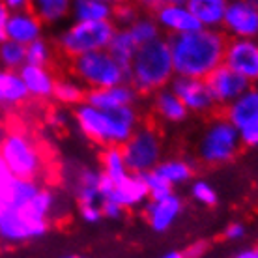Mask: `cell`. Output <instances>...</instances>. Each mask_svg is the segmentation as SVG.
<instances>
[{
    "label": "cell",
    "instance_id": "cell-1",
    "mask_svg": "<svg viewBox=\"0 0 258 258\" xmlns=\"http://www.w3.org/2000/svg\"><path fill=\"white\" fill-rule=\"evenodd\" d=\"M226 43L228 39L225 32L206 28L168 38L174 75L204 81L213 70L223 64Z\"/></svg>",
    "mask_w": 258,
    "mask_h": 258
},
{
    "label": "cell",
    "instance_id": "cell-2",
    "mask_svg": "<svg viewBox=\"0 0 258 258\" xmlns=\"http://www.w3.org/2000/svg\"><path fill=\"white\" fill-rule=\"evenodd\" d=\"M75 122L86 139L109 148L122 146L135 133L139 116L135 107H125L120 110H99L83 103L75 109Z\"/></svg>",
    "mask_w": 258,
    "mask_h": 258
},
{
    "label": "cell",
    "instance_id": "cell-3",
    "mask_svg": "<svg viewBox=\"0 0 258 258\" xmlns=\"http://www.w3.org/2000/svg\"><path fill=\"white\" fill-rule=\"evenodd\" d=\"M174 77L170 45L163 36L152 43L139 47L127 68L129 84L135 88L137 94H152L168 88Z\"/></svg>",
    "mask_w": 258,
    "mask_h": 258
},
{
    "label": "cell",
    "instance_id": "cell-4",
    "mask_svg": "<svg viewBox=\"0 0 258 258\" xmlns=\"http://www.w3.org/2000/svg\"><path fill=\"white\" fill-rule=\"evenodd\" d=\"M0 159L4 161L13 178L38 180L43 170V157L38 144L21 129H10L0 144Z\"/></svg>",
    "mask_w": 258,
    "mask_h": 258
},
{
    "label": "cell",
    "instance_id": "cell-5",
    "mask_svg": "<svg viewBox=\"0 0 258 258\" xmlns=\"http://www.w3.org/2000/svg\"><path fill=\"white\" fill-rule=\"evenodd\" d=\"M71 68L79 83L83 86H88V90L112 88L118 84L129 83L127 68L116 62L107 51L90 52V54L73 58Z\"/></svg>",
    "mask_w": 258,
    "mask_h": 258
},
{
    "label": "cell",
    "instance_id": "cell-6",
    "mask_svg": "<svg viewBox=\"0 0 258 258\" xmlns=\"http://www.w3.org/2000/svg\"><path fill=\"white\" fill-rule=\"evenodd\" d=\"M116 32L112 23H73L58 36V47L71 60L83 54L107 51Z\"/></svg>",
    "mask_w": 258,
    "mask_h": 258
},
{
    "label": "cell",
    "instance_id": "cell-7",
    "mask_svg": "<svg viewBox=\"0 0 258 258\" xmlns=\"http://www.w3.org/2000/svg\"><path fill=\"white\" fill-rule=\"evenodd\" d=\"M241 148L238 129L226 118L213 120L199 144V157L206 165H223L232 161Z\"/></svg>",
    "mask_w": 258,
    "mask_h": 258
},
{
    "label": "cell",
    "instance_id": "cell-8",
    "mask_svg": "<svg viewBox=\"0 0 258 258\" xmlns=\"http://www.w3.org/2000/svg\"><path fill=\"white\" fill-rule=\"evenodd\" d=\"M120 148L131 174H148L161 163V139L154 127L135 129Z\"/></svg>",
    "mask_w": 258,
    "mask_h": 258
},
{
    "label": "cell",
    "instance_id": "cell-9",
    "mask_svg": "<svg viewBox=\"0 0 258 258\" xmlns=\"http://www.w3.org/2000/svg\"><path fill=\"white\" fill-rule=\"evenodd\" d=\"M49 230V221L39 219L23 208H10L0 219V238L10 243L38 239Z\"/></svg>",
    "mask_w": 258,
    "mask_h": 258
},
{
    "label": "cell",
    "instance_id": "cell-10",
    "mask_svg": "<svg viewBox=\"0 0 258 258\" xmlns=\"http://www.w3.org/2000/svg\"><path fill=\"white\" fill-rule=\"evenodd\" d=\"M223 28L232 39L258 38V0H232L226 2Z\"/></svg>",
    "mask_w": 258,
    "mask_h": 258
},
{
    "label": "cell",
    "instance_id": "cell-11",
    "mask_svg": "<svg viewBox=\"0 0 258 258\" xmlns=\"http://www.w3.org/2000/svg\"><path fill=\"white\" fill-rule=\"evenodd\" d=\"M148 6L154 8V19L159 26V30L168 32L170 38L197 32L202 28L187 8V2H155V4L150 2Z\"/></svg>",
    "mask_w": 258,
    "mask_h": 258
},
{
    "label": "cell",
    "instance_id": "cell-12",
    "mask_svg": "<svg viewBox=\"0 0 258 258\" xmlns=\"http://www.w3.org/2000/svg\"><path fill=\"white\" fill-rule=\"evenodd\" d=\"M204 81H206L208 88L212 92L215 105L225 107V109L251 88L249 81H245L230 68H226L225 64H221L217 70H213Z\"/></svg>",
    "mask_w": 258,
    "mask_h": 258
},
{
    "label": "cell",
    "instance_id": "cell-13",
    "mask_svg": "<svg viewBox=\"0 0 258 258\" xmlns=\"http://www.w3.org/2000/svg\"><path fill=\"white\" fill-rule=\"evenodd\" d=\"M223 64L251 84L258 83V41L256 39H230L226 43Z\"/></svg>",
    "mask_w": 258,
    "mask_h": 258
},
{
    "label": "cell",
    "instance_id": "cell-14",
    "mask_svg": "<svg viewBox=\"0 0 258 258\" xmlns=\"http://www.w3.org/2000/svg\"><path fill=\"white\" fill-rule=\"evenodd\" d=\"M168 88L178 96V99L185 105L189 112H210L215 109L212 92L208 88L206 81L202 79L174 77Z\"/></svg>",
    "mask_w": 258,
    "mask_h": 258
},
{
    "label": "cell",
    "instance_id": "cell-15",
    "mask_svg": "<svg viewBox=\"0 0 258 258\" xmlns=\"http://www.w3.org/2000/svg\"><path fill=\"white\" fill-rule=\"evenodd\" d=\"M137 90L129 83L118 84L112 88H101V90H88L84 103L99 110H120L125 107H133L137 101Z\"/></svg>",
    "mask_w": 258,
    "mask_h": 258
},
{
    "label": "cell",
    "instance_id": "cell-16",
    "mask_svg": "<svg viewBox=\"0 0 258 258\" xmlns=\"http://www.w3.org/2000/svg\"><path fill=\"white\" fill-rule=\"evenodd\" d=\"M41 28H43L41 21L32 12V8H28L25 12L10 13L6 26V38L10 41H15V43L26 47L41 38Z\"/></svg>",
    "mask_w": 258,
    "mask_h": 258
},
{
    "label": "cell",
    "instance_id": "cell-17",
    "mask_svg": "<svg viewBox=\"0 0 258 258\" xmlns=\"http://www.w3.org/2000/svg\"><path fill=\"white\" fill-rule=\"evenodd\" d=\"M181 213V200L174 193L161 200H148L144 204V215L148 225L155 232H165L174 225L178 215Z\"/></svg>",
    "mask_w": 258,
    "mask_h": 258
},
{
    "label": "cell",
    "instance_id": "cell-18",
    "mask_svg": "<svg viewBox=\"0 0 258 258\" xmlns=\"http://www.w3.org/2000/svg\"><path fill=\"white\" fill-rule=\"evenodd\" d=\"M109 200L116 202L118 206H122L123 210L146 204L148 202V189H146V183H144V176L129 174L125 180L114 185Z\"/></svg>",
    "mask_w": 258,
    "mask_h": 258
},
{
    "label": "cell",
    "instance_id": "cell-19",
    "mask_svg": "<svg viewBox=\"0 0 258 258\" xmlns=\"http://www.w3.org/2000/svg\"><path fill=\"white\" fill-rule=\"evenodd\" d=\"M19 77L23 79L28 97H38V99H47L52 97L54 92V83L56 79L47 68H39V66H28L25 64L19 70Z\"/></svg>",
    "mask_w": 258,
    "mask_h": 258
},
{
    "label": "cell",
    "instance_id": "cell-20",
    "mask_svg": "<svg viewBox=\"0 0 258 258\" xmlns=\"http://www.w3.org/2000/svg\"><path fill=\"white\" fill-rule=\"evenodd\" d=\"M114 4L107 0H77L71 2L73 23H112Z\"/></svg>",
    "mask_w": 258,
    "mask_h": 258
},
{
    "label": "cell",
    "instance_id": "cell-21",
    "mask_svg": "<svg viewBox=\"0 0 258 258\" xmlns=\"http://www.w3.org/2000/svg\"><path fill=\"white\" fill-rule=\"evenodd\" d=\"M225 118L238 131L245 123L258 118V88H252L251 86L243 96H239L234 103L228 105L225 109Z\"/></svg>",
    "mask_w": 258,
    "mask_h": 258
},
{
    "label": "cell",
    "instance_id": "cell-22",
    "mask_svg": "<svg viewBox=\"0 0 258 258\" xmlns=\"http://www.w3.org/2000/svg\"><path fill=\"white\" fill-rule=\"evenodd\" d=\"M187 8L202 28L219 30V26H223L226 12L225 0H189Z\"/></svg>",
    "mask_w": 258,
    "mask_h": 258
},
{
    "label": "cell",
    "instance_id": "cell-23",
    "mask_svg": "<svg viewBox=\"0 0 258 258\" xmlns=\"http://www.w3.org/2000/svg\"><path fill=\"white\" fill-rule=\"evenodd\" d=\"M28 99L19 71H8L0 68V109H15Z\"/></svg>",
    "mask_w": 258,
    "mask_h": 258
},
{
    "label": "cell",
    "instance_id": "cell-24",
    "mask_svg": "<svg viewBox=\"0 0 258 258\" xmlns=\"http://www.w3.org/2000/svg\"><path fill=\"white\" fill-rule=\"evenodd\" d=\"M99 176L96 168L81 167L75 174L73 181V191L77 197L81 206H88V204H99L101 202V195H99Z\"/></svg>",
    "mask_w": 258,
    "mask_h": 258
},
{
    "label": "cell",
    "instance_id": "cell-25",
    "mask_svg": "<svg viewBox=\"0 0 258 258\" xmlns=\"http://www.w3.org/2000/svg\"><path fill=\"white\" fill-rule=\"evenodd\" d=\"M155 112L167 120V122H183L187 118L189 110L185 109V105L181 103L178 96L170 88H163V90L155 92Z\"/></svg>",
    "mask_w": 258,
    "mask_h": 258
},
{
    "label": "cell",
    "instance_id": "cell-26",
    "mask_svg": "<svg viewBox=\"0 0 258 258\" xmlns=\"http://www.w3.org/2000/svg\"><path fill=\"white\" fill-rule=\"evenodd\" d=\"M137 51H139V45L133 39V36L129 34L127 28H116V32H114L109 47H107V52H109L110 56L116 62H120L123 68H129Z\"/></svg>",
    "mask_w": 258,
    "mask_h": 258
},
{
    "label": "cell",
    "instance_id": "cell-27",
    "mask_svg": "<svg viewBox=\"0 0 258 258\" xmlns=\"http://www.w3.org/2000/svg\"><path fill=\"white\" fill-rule=\"evenodd\" d=\"M30 8L41 25H56L71 15V2L68 0H36L30 2Z\"/></svg>",
    "mask_w": 258,
    "mask_h": 258
},
{
    "label": "cell",
    "instance_id": "cell-28",
    "mask_svg": "<svg viewBox=\"0 0 258 258\" xmlns=\"http://www.w3.org/2000/svg\"><path fill=\"white\" fill-rule=\"evenodd\" d=\"M101 174L107 176L114 185L123 181L131 172L123 161V154L120 146H109L101 154Z\"/></svg>",
    "mask_w": 258,
    "mask_h": 258
},
{
    "label": "cell",
    "instance_id": "cell-29",
    "mask_svg": "<svg viewBox=\"0 0 258 258\" xmlns=\"http://www.w3.org/2000/svg\"><path fill=\"white\" fill-rule=\"evenodd\" d=\"M163 180H167L172 187L178 183H185L193 178V165L185 159H165L154 168Z\"/></svg>",
    "mask_w": 258,
    "mask_h": 258
},
{
    "label": "cell",
    "instance_id": "cell-30",
    "mask_svg": "<svg viewBox=\"0 0 258 258\" xmlns=\"http://www.w3.org/2000/svg\"><path fill=\"white\" fill-rule=\"evenodd\" d=\"M52 97L58 99L60 103L64 105H77L79 107V105L84 103L86 90H84V86L79 83L77 79H56Z\"/></svg>",
    "mask_w": 258,
    "mask_h": 258
},
{
    "label": "cell",
    "instance_id": "cell-31",
    "mask_svg": "<svg viewBox=\"0 0 258 258\" xmlns=\"http://www.w3.org/2000/svg\"><path fill=\"white\" fill-rule=\"evenodd\" d=\"M41 189V185L38 183V180H19L15 178L8 195V204L10 208H23L26 206L30 200L38 195V191Z\"/></svg>",
    "mask_w": 258,
    "mask_h": 258
},
{
    "label": "cell",
    "instance_id": "cell-32",
    "mask_svg": "<svg viewBox=\"0 0 258 258\" xmlns=\"http://www.w3.org/2000/svg\"><path fill=\"white\" fill-rule=\"evenodd\" d=\"M127 30H129V34L133 36V39L137 41L139 47L146 45V43H152V41H155L157 38H161L159 26H157L154 17H150V15H141L133 25L129 26Z\"/></svg>",
    "mask_w": 258,
    "mask_h": 258
},
{
    "label": "cell",
    "instance_id": "cell-33",
    "mask_svg": "<svg viewBox=\"0 0 258 258\" xmlns=\"http://www.w3.org/2000/svg\"><path fill=\"white\" fill-rule=\"evenodd\" d=\"M26 64V47L6 39L0 43V68L8 71H19Z\"/></svg>",
    "mask_w": 258,
    "mask_h": 258
},
{
    "label": "cell",
    "instance_id": "cell-34",
    "mask_svg": "<svg viewBox=\"0 0 258 258\" xmlns=\"http://www.w3.org/2000/svg\"><path fill=\"white\" fill-rule=\"evenodd\" d=\"M142 176H144V183L148 189V200H161L172 195V185L167 180H163L155 170Z\"/></svg>",
    "mask_w": 258,
    "mask_h": 258
},
{
    "label": "cell",
    "instance_id": "cell-35",
    "mask_svg": "<svg viewBox=\"0 0 258 258\" xmlns=\"http://www.w3.org/2000/svg\"><path fill=\"white\" fill-rule=\"evenodd\" d=\"M49 60H51V47L43 38L36 39L34 43L26 45V64L28 66L47 68Z\"/></svg>",
    "mask_w": 258,
    "mask_h": 258
},
{
    "label": "cell",
    "instance_id": "cell-36",
    "mask_svg": "<svg viewBox=\"0 0 258 258\" xmlns=\"http://www.w3.org/2000/svg\"><path fill=\"white\" fill-rule=\"evenodd\" d=\"M139 17H141V13L133 4H127V2L114 4V13H112V25L114 26L120 25L122 28H129Z\"/></svg>",
    "mask_w": 258,
    "mask_h": 258
},
{
    "label": "cell",
    "instance_id": "cell-37",
    "mask_svg": "<svg viewBox=\"0 0 258 258\" xmlns=\"http://www.w3.org/2000/svg\"><path fill=\"white\" fill-rule=\"evenodd\" d=\"M191 195H193L195 200H199L200 204H204V206H213L217 202V193H215L213 185H210L204 180L195 181L193 187H191Z\"/></svg>",
    "mask_w": 258,
    "mask_h": 258
},
{
    "label": "cell",
    "instance_id": "cell-38",
    "mask_svg": "<svg viewBox=\"0 0 258 258\" xmlns=\"http://www.w3.org/2000/svg\"><path fill=\"white\" fill-rule=\"evenodd\" d=\"M238 133H239V141H241L243 146H249V148L258 146V118L245 123Z\"/></svg>",
    "mask_w": 258,
    "mask_h": 258
},
{
    "label": "cell",
    "instance_id": "cell-39",
    "mask_svg": "<svg viewBox=\"0 0 258 258\" xmlns=\"http://www.w3.org/2000/svg\"><path fill=\"white\" fill-rule=\"evenodd\" d=\"M13 174L10 172V168L4 165V161L0 159V199L8 200V195H10V189H12L13 183ZM10 206V204H8Z\"/></svg>",
    "mask_w": 258,
    "mask_h": 258
},
{
    "label": "cell",
    "instance_id": "cell-40",
    "mask_svg": "<svg viewBox=\"0 0 258 258\" xmlns=\"http://www.w3.org/2000/svg\"><path fill=\"white\" fill-rule=\"evenodd\" d=\"M99 210H101V217H105V219L116 221L123 215V208L118 206L116 202H112V200H109V199L99 202Z\"/></svg>",
    "mask_w": 258,
    "mask_h": 258
},
{
    "label": "cell",
    "instance_id": "cell-41",
    "mask_svg": "<svg viewBox=\"0 0 258 258\" xmlns=\"http://www.w3.org/2000/svg\"><path fill=\"white\" fill-rule=\"evenodd\" d=\"M208 249H210V243L206 239H197L193 243H189L181 252L185 258H202L208 252Z\"/></svg>",
    "mask_w": 258,
    "mask_h": 258
},
{
    "label": "cell",
    "instance_id": "cell-42",
    "mask_svg": "<svg viewBox=\"0 0 258 258\" xmlns=\"http://www.w3.org/2000/svg\"><path fill=\"white\" fill-rule=\"evenodd\" d=\"M79 213H81V219L86 221V223H99L103 219L101 217V210H99V204H88V206H81L79 208Z\"/></svg>",
    "mask_w": 258,
    "mask_h": 258
},
{
    "label": "cell",
    "instance_id": "cell-43",
    "mask_svg": "<svg viewBox=\"0 0 258 258\" xmlns=\"http://www.w3.org/2000/svg\"><path fill=\"white\" fill-rule=\"evenodd\" d=\"M245 234V226L241 223H230V225L225 228V238L230 239V241H236V239H241Z\"/></svg>",
    "mask_w": 258,
    "mask_h": 258
},
{
    "label": "cell",
    "instance_id": "cell-44",
    "mask_svg": "<svg viewBox=\"0 0 258 258\" xmlns=\"http://www.w3.org/2000/svg\"><path fill=\"white\" fill-rule=\"evenodd\" d=\"M8 19H10V12L4 2H0V43L6 41V26H8Z\"/></svg>",
    "mask_w": 258,
    "mask_h": 258
},
{
    "label": "cell",
    "instance_id": "cell-45",
    "mask_svg": "<svg viewBox=\"0 0 258 258\" xmlns=\"http://www.w3.org/2000/svg\"><path fill=\"white\" fill-rule=\"evenodd\" d=\"M8 8V12L10 13H15V12H25L30 8V2H26V0H6L4 2Z\"/></svg>",
    "mask_w": 258,
    "mask_h": 258
},
{
    "label": "cell",
    "instance_id": "cell-46",
    "mask_svg": "<svg viewBox=\"0 0 258 258\" xmlns=\"http://www.w3.org/2000/svg\"><path fill=\"white\" fill-rule=\"evenodd\" d=\"M234 258H258V245L251 247V249H245V251L238 252Z\"/></svg>",
    "mask_w": 258,
    "mask_h": 258
},
{
    "label": "cell",
    "instance_id": "cell-47",
    "mask_svg": "<svg viewBox=\"0 0 258 258\" xmlns=\"http://www.w3.org/2000/svg\"><path fill=\"white\" fill-rule=\"evenodd\" d=\"M10 210V206H8V200H4V199H0V219L4 217V213Z\"/></svg>",
    "mask_w": 258,
    "mask_h": 258
},
{
    "label": "cell",
    "instance_id": "cell-48",
    "mask_svg": "<svg viewBox=\"0 0 258 258\" xmlns=\"http://www.w3.org/2000/svg\"><path fill=\"white\" fill-rule=\"evenodd\" d=\"M161 258H185V256H183L181 251H170V252H167V254H163Z\"/></svg>",
    "mask_w": 258,
    "mask_h": 258
},
{
    "label": "cell",
    "instance_id": "cell-49",
    "mask_svg": "<svg viewBox=\"0 0 258 258\" xmlns=\"http://www.w3.org/2000/svg\"><path fill=\"white\" fill-rule=\"evenodd\" d=\"M6 133H8L6 125H4V122L0 120V144H2V141H4V137H6Z\"/></svg>",
    "mask_w": 258,
    "mask_h": 258
},
{
    "label": "cell",
    "instance_id": "cell-50",
    "mask_svg": "<svg viewBox=\"0 0 258 258\" xmlns=\"http://www.w3.org/2000/svg\"><path fill=\"white\" fill-rule=\"evenodd\" d=\"M64 258H83V256H77V254H70V256H64Z\"/></svg>",
    "mask_w": 258,
    "mask_h": 258
}]
</instances>
